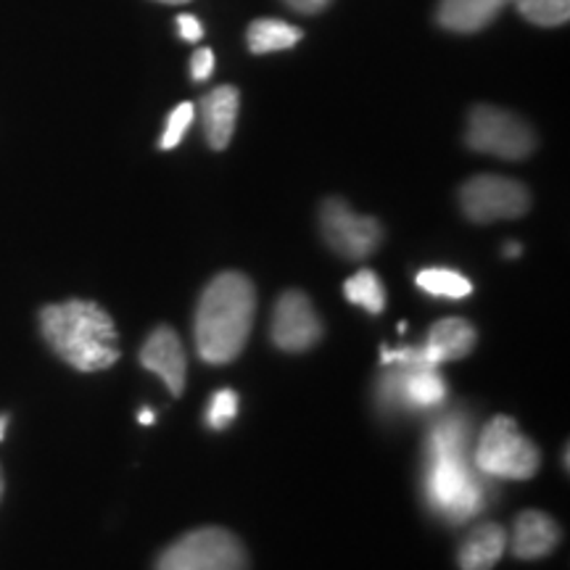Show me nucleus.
Wrapping results in <instances>:
<instances>
[{
  "instance_id": "nucleus-1",
  "label": "nucleus",
  "mask_w": 570,
  "mask_h": 570,
  "mask_svg": "<svg viewBox=\"0 0 570 570\" xmlns=\"http://www.w3.org/2000/svg\"><path fill=\"white\" fill-rule=\"evenodd\" d=\"M470 425L462 415H446L425 439L423 487L428 508L449 525H462L487 504V475L473 465Z\"/></svg>"
},
{
  "instance_id": "nucleus-2",
  "label": "nucleus",
  "mask_w": 570,
  "mask_h": 570,
  "mask_svg": "<svg viewBox=\"0 0 570 570\" xmlns=\"http://www.w3.org/2000/svg\"><path fill=\"white\" fill-rule=\"evenodd\" d=\"M256 315V291L240 273H223L206 285L196 309V352L206 365H227L244 352Z\"/></svg>"
},
{
  "instance_id": "nucleus-3",
  "label": "nucleus",
  "mask_w": 570,
  "mask_h": 570,
  "mask_svg": "<svg viewBox=\"0 0 570 570\" xmlns=\"http://www.w3.org/2000/svg\"><path fill=\"white\" fill-rule=\"evenodd\" d=\"M40 331L53 354H59L69 367L80 373H98L117 365V327L96 302L69 298V302L42 306Z\"/></svg>"
},
{
  "instance_id": "nucleus-4",
  "label": "nucleus",
  "mask_w": 570,
  "mask_h": 570,
  "mask_svg": "<svg viewBox=\"0 0 570 570\" xmlns=\"http://www.w3.org/2000/svg\"><path fill=\"white\" fill-rule=\"evenodd\" d=\"M539 449L508 415L489 420L473 449V465L487 479L529 481L539 470Z\"/></svg>"
},
{
  "instance_id": "nucleus-5",
  "label": "nucleus",
  "mask_w": 570,
  "mask_h": 570,
  "mask_svg": "<svg viewBox=\"0 0 570 570\" xmlns=\"http://www.w3.org/2000/svg\"><path fill=\"white\" fill-rule=\"evenodd\" d=\"M156 570H248V554L240 539L227 529H196L167 547Z\"/></svg>"
},
{
  "instance_id": "nucleus-6",
  "label": "nucleus",
  "mask_w": 570,
  "mask_h": 570,
  "mask_svg": "<svg viewBox=\"0 0 570 570\" xmlns=\"http://www.w3.org/2000/svg\"><path fill=\"white\" fill-rule=\"evenodd\" d=\"M468 148L479 154L497 156V159L520 161L533 154L537 148V135L531 125L515 117V114L497 109V106L479 104L468 114Z\"/></svg>"
},
{
  "instance_id": "nucleus-7",
  "label": "nucleus",
  "mask_w": 570,
  "mask_h": 570,
  "mask_svg": "<svg viewBox=\"0 0 570 570\" xmlns=\"http://www.w3.org/2000/svg\"><path fill=\"white\" fill-rule=\"evenodd\" d=\"M460 206L470 223L489 225L518 219L531 209V194L523 183L499 175H475L460 188Z\"/></svg>"
},
{
  "instance_id": "nucleus-8",
  "label": "nucleus",
  "mask_w": 570,
  "mask_h": 570,
  "mask_svg": "<svg viewBox=\"0 0 570 570\" xmlns=\"http://www.w3.org/2000/svg\"><path fill=\"white\" fill-rule=\"evenodd\" d=\"M320 230L325 244L346 259H365L383 238V227L375 217H362L341 198H327L323 204Z\"/></svg>"
},
{
  "instance_id": "nucleus-9",
  "label": "nucleus",
  "mask_w": 570,
  "mask_h": 570,
  "mask_svg": "<svg viewBox=\"0 0 570 570\" xmlns=\"http://www.w3.org/2000/svg\"><path fill=\"white\" fill-rule=\"evenodd\" d=\"M391 370L381 377L377 396L381 407L425 412L436 410L446 399V383L436 373V367H412L389 365Z\"/></svg>"
},
{
  "instance_id": "nucleus-10",
  "label": "nucleus",
  "mask_w": 570,
  "mask_h": 570,
  "mask_svg": "<svg viewBox=\"0 0 570 570\" xmlns=\"http://www.w3.org/2000/svg\"><path fill=\"white\" fill-rule=\"evenodd\" d=\"M323 338V320L302 291H285L273 312V341L283 352H306Z\"/></svg>"
},
{
  "instance_id": "nucleus-11",
  "label": "nucleus",
  "mask_w": 570,
  "mask_h": 570,
  "mask_svg": "<svg viewBox=\"0 0 570 570\" xmlns=\"http://www.w3.org/2000/svg\"><path fill=\"white\" fill-rule=\"evenodd\" d=\"M140 365L146 367L148 373L159 375L164 386L169 389V394L183 396L188 360H185V348L173 327L159 325L151 336L146 338V344L140 348Z\"/></svg>"
},
{
  "instance_id": "nucleus-12",
  "label": "nucleus",
  "mask_w": 570,
  "mask_h": 570,
  "mask_svg": "<svg viewBox=\"0 0 570 570\" xmlns=\"http://www.w3.org/2000/svg\"><path fill=\"white\" fill-rule=\"evenodd\" d=\"M508 544L518 560H541L560 544V525L547 512L525 510L512 525Z\"/></svg>"
},
{
  "instance_id": "nucleus-13",
  "label": "nucleus",
  "mask_w": 570,
  "mask_h": 570,
  "mask_svg": "<svg viewBox=\"0 0 570 570\" xmlns=\"http://www.w3.org/2000/svg\"><path fill=\"white\" fill-rule=\"evenodd\" d=\"M475 338H479L475 336V327L470 325L468 320L462 317L439 320V323L431 327V333H428L425 344L420 346V352H423V362L428 367H439L444 365V362L462 360V356L473 352Z\"/></svg>"
},
{
  "instance_id": "nucleus-14",
  "label": "nucleus",
  "mask_w": 570,
  "mask_h": 570,
  "mask_svg": "<svg viewBox=\"0 0 570 570\" xmlns=\"http://www.w3.org/2000/svg\"><path fill=\"white\" fill-rule=\"evenodd\" d=\"M240 92L233 85H219L202 98V122L206 140L214 151H225L230 146L235 122H238Z\"/></svg>"
},
{
  "instance_id": "nucleus-15",
  "label": "nucleus",
  "mask_w": 570,
  "mask_h": 570,
  "mask_svg": "<svg viewBox=\"0 0 570 570\" xmlns=\"http://www.w3.org/2000/svg\"><path fill=\"white\" fill-rule=\"evenodd\" d=\"M510 0H441L436 21L449 32H479L489 27Z\"/></svg>"
},
{
  "instance_id": "nucleus-16",
  "label": "nucleus",
  "mask_w": 570,
  "mask_h": 570,
  "mask_svg": "<svg viewBox=\"0 0 570 570\" xmlns=\"http://www.w3.org/2000/svg\"><path fill=\"white\" fill-rule=\"evenodd\" d=\"M508 550V533L497 523H481L479 529L470 531L460 547V568L462 570H491L502 560Z\"/></svg>"
},
{
  "instance_id": "nucleus-17",
  "label": "nucleus",
  "mask_w": 570,
  "mask_h": 570,
  "mask_svg": "<svg viewBox=\"0 0 570 570\" xmlns=\"http://www.w3.org/2000/svg\"><path fill=\"white\" fill-rule=\"evenodd\" d=\"M302 38L304 32L283 19H256L246 32L248 48H252V53L259 56L288 51V48H294Z\"/></svg>"
},
{
  "instance_id": "nucleus-18",
  "label": "nucleus",
  "mask_w": 570,
  "mask_h": 570,
  "mask_svg": "<svg viewBox=\"0 0 570 570\" xmlns=\"http://www.w3.org/2000/svg\"><path fill=\"white\" fill-rule=\"evenodd\" d=\"M344 296L346 302H352L370 315H381L386 309V288H383L381 277L373 269H360V273L348 277L344 283Z\"/></svg>"
},
{
  "instance_id": "nucleus-19",
  "label": "nucleus",
  "mask_w": 570,
  "mask_h": 570,
  "mask_svg": "<svg viewBox=\"0 0 570 570\" xmlns=\"http://www.w3.org/2000/svg\"><path fill=\"white\" fill-rule=\"evenodd\" d=\"M417 285L431 296H444V298H465L473 294V283L465 275L454 273V269L433 267L417 273Z\"/></svg>"
},
{
  "instance_id": "nucleus-20",
  "label": "nucleus",
  "mask_w": 570,
  "mask_h": 570,
  "mask_svg": "<svg viewBox=\"0 0 570 570\" xmlns=\"http://www.w3.org/2000/svg\"><path fill=\"white\" fill-rule=\"evenodd\" d=\"M531 24L560 27L570 17V0H510Z\"/></svg>"
},
{
  "instance_id": "nucleus-21",
  "label": "nucleus",
  "mask_w": 570,
  "mask_h": 570,
  "mask_svg": "<svg viewBox=\"0 0 570 570\" xmlns=\"http://www.w3.org/2000/svg\"><path fill=\"white\" fill-rule=\"evenodd\" d=\"M238 415V394L233 389H223L212 396L209 410H206V423L212 431H225Z\"/></svg>"
},
{
  "instance_id": "nucleus-22",
  "label": "nucleus",
  "mask_w": 570,
  "mask_h": 570,
  "mask_svg": "<svg viewBox=\"0 0 570 570\" xmlns=\"http://www.w3.org/2000/svg\"><path fill=\"white\" fill-rule=\"evenodd\" d=\"M194 117H196V106L194 104L175 106L173 114H169V119H167V130H164V135H161L164 151H173V148L180 146L185 132H188L190 122H194Z\"/></svg>"
},
{
  "instance_id": "nucleus-23",
  "label": "nucleus",
  "mask_w": 570,
  "mask_h": 570,
  "mask_svg": "<svg viewBox=\"0 0 570 570\" xmlns=\"http://www.w3.org/2000/svg\"><path fill=\"white\" fill-rule=\"evenodd\" d=\"M212 71H214V53L209 48H198L194 59H190V75H194L196 82H204L209 80Z\"/></svg>"
},
{
  "instance_id": "nucleus-24",
  "label": "nucleus",
  "mask_w": 570,
  "mask_h": 570,
  "mask_svg": "<svg viewBox=\"0 0 570 570\" xmlns=\"http://www.w3.org/2000/svg\"><path fill=\"white\" fill-rule=\"evenodd\" d=\"M177 30H180L183 40L188 42L204 38V24L194 17V13H180V17H177Z\"/></svg>"
},
{
  "instance_id": "nucleus-25",
  "label": "nucleus",
  "mask_w": 570,
  "mask_h": 570,
  "mask_svg": "<svg viewBox=\"0 0 570 570\" xmlns=\"http://www.w3.org/2000/svg\"><path fill=\"white\" fill-rule=\"evenodd\" d=\"M285 3H288L291 9L298 13H320L331 6V0H285Z\"/></svg>"
},
{
  "instance_id": "nucleus-26",
  "label": "nucleus",
  "mask_w": 570,
  "mask_h": 570,
  "mask_svg": "<svg viewBox=\"0 0 570 570\" xmlns=\"http://www.w3.org/2000/svg\"><path fill=\"white\" fill-rule=\"evenodd\" d=\"M138 420H140V423L142 425H154V420H156V415H154V412L151 410H140V415H138Z\"/></svg>"
},
{
  "instance_id": "nucleus-27",
  "label": "nucleus",
  "mask_w": 570,
  "mask_h": 570,
  "mask_svg": "<svg viewBox=\"0 0 570 570\" xmlns=\"http://www.w3.org/2000/svg\"><path fill=\"white\" fill-rule=\"evenodd\" d=\"M520 252H523V248H520V244H508V246H504V256H510V259H515V256H520Z\"/></svg>"
},
{
  "instance_id": "nucleus-28",
  "label": "nucleus",
  "mask_w": 570,
  "mask_h": 570,
  "mask_svg": "<svg viewBox=\"0 0 570 570\" xmlns=\"http://www.w3.org/2000/svg\"><path fill=\"white\" fill-rule=\"evenodd\" d=\"M6 428H9V415H0V441L6 439Z\"/></svg>"
},
{
  "instance_id": "nucleus-29",
  "label": "nucleus",
  "mask_w": 570,
  "mask_h": 570,
  "mask_svg": "<svg viewBox=\"0 0 570 570\" xmlns=\"http://www.w3.org/2000/svg\"><path fill=\"white\" fill-rule=\"evenodd\" d=\"M159 3H169V6H180V3H188V0H159Z\"/></svg>"
},
{
  "instance_id": "nucleus-30",
  "label": "nucleus",
  "mask_w": 570,
  "mask_h": 570,
  "mask_svg": "<svg viewBox=\"0 0 570 570\" xmlns=\"http://www.w3.org/2000/svg\"><path fill=\"white\" fill-rule=\"evenodd\" d=\"M0 497H3V473H0Z\"/></svg>"
}]
</instances>
